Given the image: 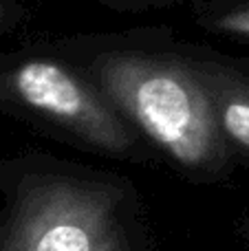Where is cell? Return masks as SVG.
<instances>
[{"label":"cell","mask_w":249,"mask_h":251,"mask_svg":"<svg viewBox=\"0 0 249 251\" xmlns=\"http://www.w3.org/2000/svg\"><path fill=\"white\" fill-rule=\"evenodd\" d=\"M100 86L179 165L194 172L219 168L223 139L201 71L174 57L108 53L95 64Z\"/></svg>","instance_id":"6da1fadb"},{"label":"cell","mask_w":249,"mask_h":251,"mask_svg":"<svg viewBox=\"0 0 249 251\" xmlns=\"http://www.w3.org/2000/svg\"><path fill=\"white\" fill-rule=\"evenodd\" d=\"M0 251H130L106 187L73 178L22 194Z\"/></svg>","instance_id":"7a4b0ae2"},{"label":"cell","mask_w":249,"mask_h":251,"mask_svg":"<svg viewBox=\"0 0 249 251\" xmlns=\"http://www.w3.org/2000/svg\"><path fill=\"white\" fill-rule=\"evenodd\" d=\"M7 84L20 104L91 146L108 152H126L135 146V134L113 106L57 62L29 60L13 69Z\"/></svg>","instance_id":"3957f363"},{"label":"cell","mask_w":249,"mask_h":251,"mask_svg":"<svg viewBox=\"0 0 249 251\" xmlns=\"http://www.w3.org/2000/svg\"><path fill=\"white\" fill-rule=\"evenodd\" d=\"M201 77L212 97L219 128L236 146L249 150V82L232 71L203 66Z\"/></svg>","instance_id":"277c9868"},{"label":"cell","mask_w":249,"mask_h":251,"mask_svg":"<svg viewBox=\"0 0 249 251\" xmlns=\"http://www.w3.org/2000/svg\"><path fill=\"white\" fill-rule=\"evenodd\" d=\"M201 22L216 33L249 38V0H225L210 4L201 13Z\"/></svg>","instance_id":"5b68a950"},{"label":"cell","mask_w":249,"mask_h":251,"mask_svg":"<svg viewBox=\"0 0 249 251\" xmlns=\"http://www.w3.org/2000/svg\"><path fill=\"white\" fill-rule=\"evenodd\" d=\"M4 18V7H2V2H0V20Z\"/></svg>","instance_id":"8992f818"}]
</instances>
